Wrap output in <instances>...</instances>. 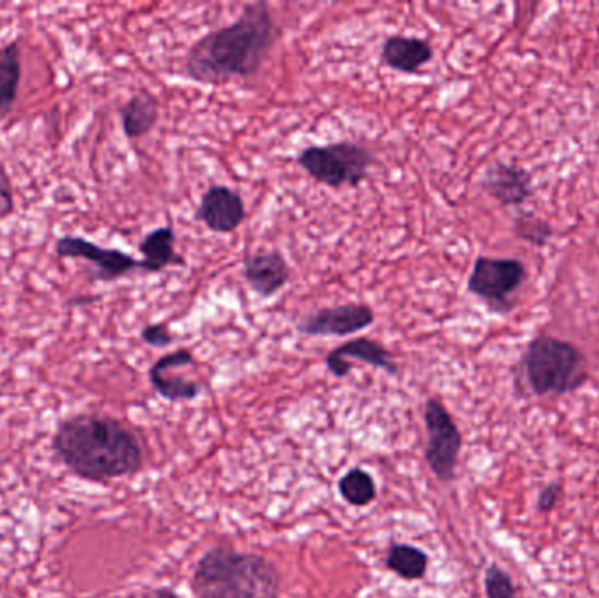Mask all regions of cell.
<instances>
[{"label": "cell", "instance_id": "15", "mask_svg": "<svg viewBox=\"0 0 599 598\" xmlns=\"http://www.w3.org/2000/svg\"><path fill=\"white\" fill-rule=\"evenodd\" d=\"M433 47L428 39L410 36H391L380 48L382 63L401 74H416L421 67L433 60Z\"/></svg>", "mask_w": 599, "mask_h": 598}, {"label": "cell", "instance_id": "5", "mask_svg": "<svg viewBox=\"0 0 599 598\" xmlns=\"http://www.w3.org/2000/svg\"><path fill=\"white\" fill-rule=\"evenodd\" d=\"M297 163L316 183L340 190L343 187H360L368 178L370 167L376 163V157L358 142L339 141L309 146L297 155Z\"/></svg>", "mask_w": 599, "mask_h": 598}, {"label": "cell", "instance_id": "12", "mask_svg": "<svg viewBox=\"0 0 599 598\" xmlns=\"http://www.w3.org/2000/svg\"><path fill=\"white\" fill-rule=\"evenodd\" d=\"M533 176L517 163L492 162L480 178V188L503 208H521L533 196Z\"/></svg>", "mask_w": 599, "mask_h": 598}, {"label": "cell", "instance_id": "14", "mask_svg": "<svg viewBox=\"0 0 599 598\" xmlns=\"http://www.w3.org/2000/svg\"><path fill=\"white\" fill-rule=\"evenodd\" d=\"M242 272L249 288L263 300L278 296L291 281L290 263L276 250L246 255Z\"/></svg>", "mask_w": 599, "mask_h": 598}, {"label": "cell", "instance_id": "6", "mask_svg": "<svg viewBox=\"0 0 599 598\" xmlns=\"http://www.w3.org/2000/svg\"><path fill=\"white\" fill-rule=\"evenodd\" d=\"M528 279V269L519 258H476L468 278L467 290L482 300L495 315H509L516 306L517 291Z\"/></svg>", "mask_w": 599, "mask_h": 598}, {"label": "cell", "instance_id": "11", "mask_svg": "<svg viewBox=\"0 0 599 598\" xmlns=\"http://www.w3.org/2000/svg\"><path fill=\"white\" fill-rule=\"evenodd\" d=\"M248 211L239 191L212 185L200 199L194 218L214 233H232L244 223Z\"/></svg>", "mask_w": 599, "mask_h": 598}, {"label": "cell", "instance_id": "13", "mask_svg": "<svg viewBox=\"0 0 599 598\" xmlns=\"http://www.w3.org/2000/svg\"><path fill=\"white\" fill-rule=\"evenodd\" d=\"M351 360H358V362L385 370L391 376L398 375L393 353L385 345L373 341L370 337H356L351 341L342 342V345L331 349L325 358V363H327L331 376L343 379L351 375Z\"/></svg>", "mask_w": 599, "mask_h": 598}, {"label": "cell", "instance_id": "25", "mask_svg": "<svg viewBox=\"0 0 599 598\" xmlns=\"http://www.w3.org/2000/svg\"><path fill=\"white\" fill-rule=\"evenodd\" d=\"M562 485L559 481L549 482L546 487L541 488L537 499V511L541 515L546 512L555 511L558 506L559 499H561Z\"/></svg>", "mask_w": 599, "mask_h": 598}, {"label": "cell", "instance_id": "19", "mask_svg": "<svg viewBox=\"0 0 599 598\" xmlns=\"http://www.w3.org/2000/svg\"><path fill=\"white\" fill-rule=\"evenodd\" d=\"M430 558L421 548L412 545H393L386 557V567L407 581H418L428 572Z\"/></svg>", "mask_w": 599, "mask_h": 598}, {"label": "cell", "instance_id": "23", "mask_svg": "<svg viewBox=\"0 0 599 598\" xmlns=\"http://www.w3.org/2000/svg\"><path fill=\"white\" fill-rule=\"evenodd\" d=\"M141 341L149 348L166 349L178 341V336L170 332L167 323H149L141 330Z\"/></svg>", "mask_w": 599, "mask_h": 598}, {"label": "cell", "instance_id": "2", "mask_svg": "<svg viewBox=\"0 0 599 598\" xmlns=\"http://www.w3.org/2000/svg\"><path fill=\"white\" fill-rule=\"evenodd\" d=\"M54 455L78 478L108 482L139 472L144 449L129 425L99 412L69 416L53 436Z\"/></svg>", "mask_w": 599, "mask_h": 598}, {"label": "cell", "instance_id": "24", "mask_svg": "<svg viewBox=\"0 0 599 598\" xmlns=\"http://www.w3.org/2000/svg\"><path fill=\"white\" fill-rule=\"evenodd\" d=\"M14 209L17 202H14L13 181L4 163L0 162V220L11 217Z\"/></svg>", "mask_w": 599, "mask_h": 598}, {"label": "cell", "instance_id": "7", "mask_svg": "<svg viewBox=\"0 0 599 598\" xmlns=\"http://www.w3.org/2000/svg\"><path fill=\"white\" fill-rule=\"evenodd\" d=\"M425 425L428 433L425 458L435 476L442 482H451L456 476L459 454L463 448V436L446 403L437 397L425 406Z\"/></svg>", "mask_w": 599, "mask_h": 598}, {"label": "cell", "instance_id": "26", "mask_svg": "<svg viewBox=\"0 0 599 598\" xmlns=\"http://www.w3.org/2000/svg\"><path fill=\"white\" fill-rule=\"evenodd\" d=\"M151 598H179V595L172 590H167V588H160V590L154 591Z\"/></svg>", "mask_w": 599, "mask_h": 598}, {"label": "cell", "instance_id": "22", "mask_svg": "<svg viewBox=\"0 0 599 598\" xmlns=\"http://www.w3.org/2000/svg\"><path fill=\"white\" fill-rule=\"evenodd\" d=\"M483 590L486 598H517L512 578L497 564H491L483 572Z\"/></svg>", "mask_w": 599, "mask_h": 598}, {"label": "cell", "instance_id": "8", "mask_svg": "<svg viewBox=\"0 0 599 598\" xmlns=\"http://www.w3.org/2000/svg\"><path fill=\"white\" fill-rule=\"evenodd\" d=\"M54 255L69 260H83L93 266L91 279L99 283H112L124 276L148 275L144 262L137 260L127 251L118 248H103V246L91 242L87 237L62 236L54 241Z\"/></svg>", "mask_w": 599, "mask_h": 598}, {"label": "cell", "instance_id": "21", "mask_svg": "<svg viewBox=\"0 0 599 598\" xmlns=\"http://www.w3.org/2000/svg\"><path fill=\"white\" fill-rule=\"evenodd\" d=\"M512 232L517 239H521V241L528 242L535 248H546L555 237V229H552L549 221L541 220V218L529 215V212H521L513 220Z\"/></svg>", "mask_w": 599, "mask_h": 598}, {"label": "cell", "instance_id": "20", "mask_svg": "<svg viewBox=\"0 0 599 598\" xmlns=\"http://www.w3.org/2000/svg\"><path fill=\"white\" fill-rule=\"evenodd\" d=\"M339 491L346 502L355 507L372 504L377 497L376 481L360 467L349 470L339 481Z\"/></svg>", "mask_w": 599, "mask_h": 598}, {"label": "cell", "instance_id": "1", "mask_svg": "<svg viewBox=\"0 0 599 598\" xmlns=\"http://www.w3.org/2000/svg\"><path fill=\"white\" fill-rule=\"evenodd\" d=\"M278 23L267 2H252L230 26L206 33L184 57V74L202 84H224L261 71L278 42Z\"/></svg>", "mask_w": 599, "mask_h": 598}, {"label": "cell", "instance_id": "10", "mask_svg": "<svg viewBox=\"0 0 599 598\" xmlns=\"http://www.w3.org/2000/svg\"><path fill=\"white\" fill-rule=\"evenodd\" d=\"M197 366L193 353L188 348H179L163 355L149 369L151 387L160 397L170 402H190L202 393V385L178 372L182 367Z\"/></svg>", "mask_w": 599, "mask_h": 598}, {"label": "cell", "instance_id": "9", "mask_svg": "<svg viewBox=\"0 0 599 598\" xmlns=\"http://www.w3.org/2000/svg\"><path fill=\"white\" fill-rule=\"evenodd\" d=\"M376 323V311L368 303H339L303 316L297 332L307 337H348Z\"/></svg>", "mask_w": 599, "mask_h": 598}, {"label": "cell", "instance_id": "3", "mask_svg": "<svg viewBox=\"0 0 599 598\" xmlns=\"http://www.w3.org/2000/svg\"><path fill=\"white\" fill-rule=\"evenodd\" d=\"M191 586L197 598H278L281 572L261 555L216 546L197 561Z\"/></svg>", "mask_w": 599, "mask_h": 598}, {"label": "cell", "instance_id": "16", "mask_svg": "<svg viewBox=\"0 0 599 598\" xmlns=\"http://www.w3.org/2000/svg\"><path fill=\"white\" fill-rule=\"evenodd\" d=\"M160 118V102L153 93H133L120 109L121 129L129 141L144 138L157 127Z\"/></svg>", "mask_w": 599, "mask_h": 598}, {"label": "cell", "instance_id": "17", "mask_svg": "<svg viewBox=\"0 0 599 598\" xmlns=\"http://www.w3.org/2000/svg\"><path fill=\"white\" fill-rule=\"evenodd\" d=\"M139 253L148 275H160L170 266H184V258L176 251V232L170 225L146 233L139 242Z\"/></svg>", "mask_w": 599, "mask_h": 598}, {"label": "cell", "instance_id": "4", "mask_svg": "<svg viewBox=\"0 0 599 598\" xmlns=\"http://www.w3.org/2000/svg\"><path fill=\"white\" fill-rule=\"evenodd\" d=\"M519 369L535 397H562L589 381V360L582 349L546 333L528 342Z\"/></svg>", "mask_w": 599, "mask_h": 598}, {"label": "cell", "instance_id": "18", "mask_svg": "<svg viewBox=\"0 0 599 598\" xmlns=\"http://www.w3.org/2000/svg\"><path fill=\"white\" fill-rule=\"evenodd\" d=\"M20 83L21 48L14 39L0 47V121L6 120L17 106Z\"/></svg>", "mask_w": 599, "mask_h": 598}]
</instances>
